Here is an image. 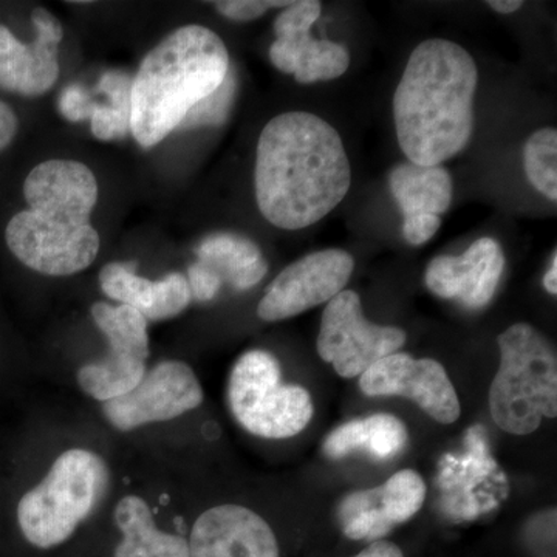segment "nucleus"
<instances>
[{
  "label": "nucleus",
  "mask_w": 557,
  "mask_h": 557,
  "mask_svg": "<svg viewBox=\"0 0 557 557\" xmlns=\"http://www.w3.org/2000/svg\"><path fill=\"white\" fill-rule=\"evenodd\" d=\"M351 168L338 131L309 112L274 116L256 156V200L281 230H304L346 199Z\"/></svg>",
  "instance_id": "nucleus-1"
},
{
  "label": "nucleus",
  "mask_w": 557,
  "mask_h": 557,
  "mask_svg": "<svg viewBox=\"0 0 557 557\" xmlns=\"http://www.w3.org/2000/svg\"><path fill=\"white\" fill-rule=\"evenodd\" d=\"M479 70L463 47L429 39L416 47L394 95L399 148L410 163L440 166L474 132Z\"/></svg>",
  "instance_id": "nucleus-2"
},
{
  "label": "nucleus",
  "mask_w": 557,
  "mask_h": 557,
  "mask_svg": "<svg viewBox=\"0 0 557 557\" xmlns=\"http://www.w3.org/2000/svg\"><path fill=\"white\" fill-rule=\"evenodd\" d=\"M27 211L10 220L7 245L25 267L47 276H72L86 270L100 251V234L90 215L98 183L86 164L49 160L28 174Z\"/></svg>",
  "instance_id": "nucleus-3"
},
{
  "label": "nucleus",
  "mask_w": 557,
  "mask_h": 557,
  "mask_svg": "<svg viewBox=\"0 0 557 557\" xmlns=\"http://www.w3.org/2000/svg\"><path fill=\"white\" fill-rule=\"evenodd\" d=\"M230 67L225 44L207 27L188 25L161 40L132 79L131 134L138 145L148 149L163 141L219 89Z\"/></svg>",
  "instance_id": "nucleus-4"
},
{
  "label": "nucleus",
  "mask_w": 557,
  "mask_h": 557,
  "mask_svg": "<svg viewBox=\"0 0 557 557\" xmlns=\"http://www.w3.org/2000/svg\"><path fill=\"white\" fill-rule=\"evenodd\" d=\"M500 366L490 388V410L498 429L511 435L537 431L557 416L555 347L533 325H511L497 338Z\"/></svg>",
  "instance_id": "nucleus-5"
},
{
  "label": "nucleus",
  "mask_w": 557,
  "mask_h": 557,
  "mask_svg": "<svg viewBox=\"0 0 557 557\" xmlns=\"http://www.w3.org/2000/svg\"><path fill=\"white\" fill-rule=\"evenodd\" d=\"M108 463L89 449H69L49 474L17 505L22 534L35 547L49 549L69 541L106 496Z\"/></svg>",
  "instance_id": "nucleus-6"
},
{
  "label": "nucleus",
  "mask_w": 557,
  "mask_h": 557,
  "mask_svg": "<svg viewBox=\"0 0 557 557\" xmlns=\"http://www.w3.org/2000/svg\"><path fill=\"white\" fill-rule=\"evenodd\" d=\"M231 413L249 434L282 440L300 434L314 413L307 388L282 383L281 364L265 350H249L231 370Z\"/></svg>",
  "instance_id": "nucleus-7"
},
{
  "label": "nucleus",
  "mask_w": 557,
  "mask_h": 557,
  "mask_svg": "<svg viewBox=\"0 0 557 557\" xmlns=\"http://www.w3.org/2000/svg\"><path fill=\"white\" fill-rule=\"evenodd\" d=\"M90 311L109 348L106 357L81 368L78 384L84 394L106 403L131 392L148 372V321L121 304L97 302Z\"/></svg>",
  "instance_id": "nucleus-8"
},
{
  "label": "nucleus",
  "mask_w": 557,
  "mask_h": 557,
  "mask_svg": "<svg viewBox=\"0 0 557 557\" xmlns=\"http://www.w3.org/2000/svg\"><path fill=\"white\" fill-rule=\"evenodd\" d=\"M406 333L398 327L373 324L362 313L361 298L350 289L335 296L322 313L317 347L343 379H358L380 359L405 346Z\"/></svg>",
  "instance_id": "nucleus-9"
},
{
  "label": "nucleus",
  "mask_w": 557,
  "mask_h": 557,
  "mask_svg": "<svg viewBox=\"0 0 557 557\" xmlns=\"http://www.w3.org/2000/svg\"><path fill=\"white\" fill-rule=\"evenodd\" d=\"M201 403L203 388L193 368L183 361H163L148 370L131 392L102 403V412L113 428L129 432L174 420Z\"/></svg>",
  "instance_id": "nucleus-10"
},
{
  "label": "nucleus",
  "mask_w": 557,
  "mask_h": 557,
  "mask_svg": "<svg viewBox=\"0 0 557 557\" xmlns=\"http://www.w3.org/2000/svg\"><path fill=\"white\" fill-rule=\"evenodd\" d=\"M354 269L355 260L344 249H322L304 256L271 282L260 299L259 318L285 321L330 302L344 292Z\"/></svg>",
  "instance_id": "nucleus-11"
},
{
  "label": "nucleus",
  "mask_w": 557,
  "mask_h": 557,
  "mask_svg": "<svg viewBox=\"0 0 557 557\" xmlns=\"http://www.w3.org/2000/svg\"><path fill=\"white\" fill-rule=\"evenodd\" d=\"M359 387L368 397L412 399L437 423L453 424L460 418L456 387L435 359H416L397 351L366 370L359 376Z\"/></svg>",
  "instance_id": "nucleus-12"
},
{
  "label": "nucleus",
  "mask_w": 557,
  "mask_h": 557,
  "mask_svg": "<svg viewBox=\"0 0 557 557\" xmlns=\"http://www.w3.org/2000/svg\"><path fill=\"white\" fill-rule=\"evenodd\" d=\"M32 22L36 39L21 42L0 25V87L24 97L49 91L60 76L58 46L64 36L61 22L46 9H35Z\"/></svg>",
  "instance_id": "nucleus-13"
},
{
  "label": "nucleus",
  "mask_w": 557,
  "mask_h": 557,
  "mask_svg": "<svg viewBox=\"0 0 557 557\" xmlns=\"http://www.w3.org/2000/svg\"><path fill=\"white\" fill-rule=\"evenodd\" d=\"M505 270L504 249L483 237L460 256H438L426 269L428 288L443 299H456L468 309H482L496 295Z\"/></svg>",
  "instance_id": "nucleus-14"
},
{
  "label": "nucleus",
  "mask_w": 557,
  "mask_h": 557,
  "mask_svg": "<svg viewBox=\"0 0 557 557\" xmlns=\"http://www.w3.org/2000/svg\"><path fill=\"white\" fill-rule=\"evenodd\" d=\"M190 557H278L276 534L258 512L242 505H219L194 523Z\"/></svg>",
  "instance_id": "nucleus-15"
},
{
  "label": "nucleus",
  "mask_w": 557,
  "mask_h": 557,
  "mask_svg": "<svg viewBox=\"0 0 557 557\" xmlns=\"http://www.w3.org/2000/svg\"><path fill=\"white\" fill-rule=\"evenodd\" d=\"M135 263H108L100 273L102 292L121 306H129L146 321L159 322L188 309L190 292L183 274L170 273L159 281L138 276Z\"/></svg>",
  "instance_id": "nucleus-16"
},
{
  "label": "nucleus",
  "mask_w": 557,
  "mask_h": 557,
  "mask_svg": "<svg viewBox=\"0 0 557 557\" xmlns=\"http://www.w3.org/2000/svg\"><path fill=\"white\" fill-rule=\"evenodd\" d=\"M270 60L282 73L300 84L339 78L350 65V53L343 44L314 39L311 30L277 32Z\"/></svg>",
  "instance_id": "nucleus-17"
},
{
  "label": "nucleus",
  "mask_w": 557,
  "mask_h": 557,
  "mask_svg": "<svg viewBox=\"0 0 557 557\" xmlns=\"http://www.w3.org/2000/svg\"><path fill=\"white\" fill-rule=\"evenodd\" d=\"M408 443V429L391 413L347 421L325 438L324 454L333 460L366 453L375 460L397 457Z\"/></svg>",
  "instance_id": "nucleus-18"
},
{
  "label": "nucleus",
  "mask_w": 557,
  "mask_h": 557,
  "mask_svg": "<svg viewBox=\"0 0 557 557\" xmlns=\"http://www.w3.org/2000/svg\"><path fill=\"white\" fill-rule=\"evenodd\" d=\"M113 518L123 533L113 557H190L188 541L161 531L145 498H121Z\"/></svg>",
  "instance_id": "nucleus-19"
},
{
  "label": "nucleus",
  "mask_w": 557,
  "mask_h": 557,
  "mask_svg": "<svg viewBox=\"0 0 557 557\" xmlns=\"http://www.w3.org/2000/svg\"><path fill=\"white\" fill-rule=\"evenodd\" d=\"M197 256L220 278L236 289H249L258 285L269 273V263L255 242L233 233H215L207 237Z\"/></svg>",
  "instance_id": "nucleus-20"
},
{
  "label": "nucleus",
  "mask_w": 557,
  "mask_h": 557,
  "mask_svg": "<svg viewBox=\"0 0 557 557\" xmlns=\"http://www.w3.org/2000/svg\"><path fill=\"white\" fill-rule=\"evenodd\" d=\"M392 196L401 209L403 218L410 215H442L453 203V177L445 168L398 164L388 178Z\"/></svg>",
  "instance_id": "nucleus-21"
},
{
  "label": "nucleus",
  "mask_w": 557,
  "mask_h": 557,
  "mask_svg": "<svg viewBox=\"0 0 557 557\" xmlns=\"http://www.w3.org/2000/svg\"><path fill=\"white\" fill-rule=\"evenodd\" d=\"M98 91L108 97V104H95L91 134L101 141H113L131 134L132 78L121 70L102 75Z\"/></svg>",
  "instance_id": "nucleus-22"
},
{
  "label": "nucleus",
  "mask_w": 557,
  "mask_h": 557,
  "mask_svg": "<svg viewBox=\"0 0 557 557\" xmlns=\"http://www.w3.org/2000/svg\"><path fill=\"white\" fill-rule=\"evenodd\" d=\"M339 522L351 541H383L392 525L380 507V487L348 494L339 505Z\"/></svg>",
  "instance_id": "nucleus-23"
},
{
  "label": "nucleus",
  "mask_w": 557,
  "mask_h": 557,
  "mask_svg": "<svg viewBox=\"0 0 557 557\" xmlns=\"http://www.w3.org/2000/svg\"><path fill=\"white\" fill-rule=\"evenodd\" d=\"M523 166L534 189L548 200H557V132L553 127L539 129L523 148Z\"/></svg>",
  "instance_id": "nucleus-24"
},
{
  "label": "nucleus",
  "mask_w": 557,
  "mask_h": 557,
  "mask_svg": "<svg viewBox=\"0 0 557 557\" xmlns=\"http://www.w3.org/2000/svg\"><path fill=\"white\" fill-rule=\"evenodd\" d=\"M426 485L418 472L403 469L380 486V507L392 525L408 522L423 507Z\"/></svg>",
  "instance_id": "nucleus-25"
},
{
  "label": "nucleus",
  "mask_w": 557,
  "mask_h": 557,
  "mask_svg": "<svg viewBox=\"0 0 557 557\" xmlns=\"http://www.w3.org/2000/svg\"><path fill=\"white\" fill-rule=\"evenodd\" d=\"M236 91V72H234L233 67H230L219 89L197 102V104L186 113L185 120L180 123L177 129L186 131L200 126H220V124L225 123V121L228 120L231 108H233Z\"/></svg>",
  "instance_id": "nucleus-26"
},
{
  "label": "nucleus",
  "mask_w": 557,
  "mask_h": 557,
  "mask_svg": "<svg viewBox=\"0 0 557 557\" xmlns=\"http://www.w3.org/2000/svg\"><path fill=\"white\" fill-rule=\"evenodd\" d=\"M292 2H270V0H225L215 2V10L231 21L247 22L258 20L271 9H287Z\"/></svg>",
  "instance_id": "nucleus-27"
},
{
  "label": "nucleus",
  "mask_w": 557,
  "mask_h": 557,
  "mask_svg": "<svg viewBox=\"0 0 557 557\" xmlns=\"http://www.w3.org/2000/svg\"><path fill=\"white\" fill-rule=\"evenodd\" d=\"M95 104L91 101L89 91L81 84H70L67 89L62 91L60 98V110L65 120L78 123V121L90 120Z\"/></svg>",
  "instance_id": "nucleus-28"
},
{
  "label": "nucleus",
  "mask_w": 557,
  "mask_h": 557,
  "mask_svg": "<svg viewBox=\"0 0 557 557\" xmlns=\"http://www.w3.org/2000/svg\"><path fill=\"white\" fill-rule=\"evenodd\" d=\"M186 281H188L190 298L199 300V302L214 299L222 288V281L200 262L189 267Z\"/></svg>",
  "instance_id": "nucleus-29"
},
{
  "label": "nucleus",
  "mask_w": 557,
  "mask_h": 557,
  "mask_svg": "<svg viewBox=\"0 0 557 557\" xmlns=\"http://www.w3.org/2000/svg\"><path fill=\"white\" fill-rule=\"evenodd\" d=\"M442 226L438 215H410L403 220V236L413 247L426 244Z\"/></svg>",
  "instance_id": "nucleus-30"
},
{
  "label": "nucleus",
  "mask_w": 557,
  "mask_h": 557,
  "mask_svg": "<svg viewBox=\"0 0 557 557\" xmlns=\"http://www.w3.org/2000/svg\"><path fill=\"white\" fill-rule=\"evenodd\" d=\"M16 115H14L13 110L5 102H0V150L5 149L13 141V138L16 137Z\"/></svg>",
  "instance_id": "nucleus-31"
},
{
  "label": "nucleus",
  "mask_w": 557,
  "mask_h": 557,
  "mask_svg": "<svg viewBox=\"0 0 557 557\" xmlns=\"http://www.w3.org/2000/svg\"><path fill=\"white\" fill-rule=\"evenodd\" d=\"M354 557H405L401 549L397 545L387 541L372 542L368 548L362 549Z\"/></svg>",
  "instance_id": "nucleus-32"
},
{
  "label": "nucleus",
  "mask_w": 557,
  "mask_h": 557,
  "mask_svg": "<svg viewBox=\"0 0 557 557\" xmlns=\"http://www.w3.org/2000/svg\"><path fill=\"white\" fill-rule=\"evenodd\" d=\"M487 7L500 14H511L522 9L523 2L520 0H490Z\"/></svg>",
  "instance_id": "nucleus-33"
},
{
  "label": "nucleus",
  "mask_w": 557,
  "mask_h": 557,
  "mask_svg": "<svg viewBox=\"0 0 557 557\" xmlns=\"http://www.w3.org/2000/svg\"><path fill=\"white\" fill-rule=\"evenodd\" d=\"M544 287L549 295H557V255H553L552 267H549L547 274L544 277Z\"/></svg>",
  "instance_id": "nucleus-34"
}]
</instances>
